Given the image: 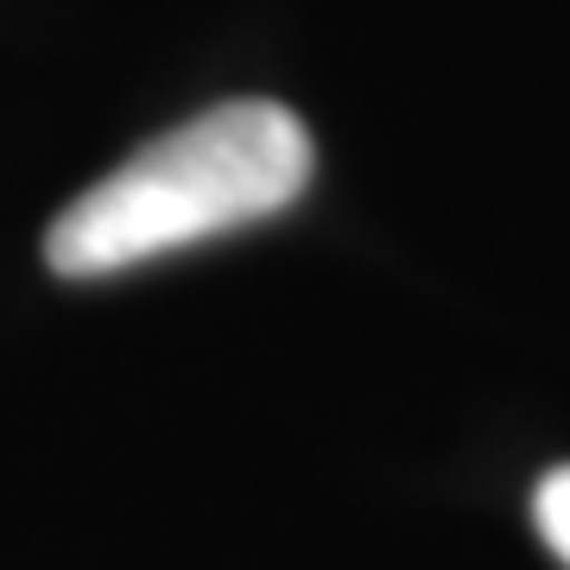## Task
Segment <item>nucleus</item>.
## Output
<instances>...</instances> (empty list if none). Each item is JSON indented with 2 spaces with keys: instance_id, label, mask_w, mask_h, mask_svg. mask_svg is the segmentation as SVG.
Here are the masks:
<instances>
[{
  "instance_id": "f257e3e1",
  "label": "nucleus",
  "mask_w": 570,
  "mask_h": 570,
  "mask_svg": "<svg viewBox=\"0 0 570 570\" xmlns=\"http://www.w3.org/2000/svg\"><path fill=\"white\" fill-rule=\"evenodd\" d=\"M317 146L279 102L204 108L96 178L45 235V266L58 279H108L159 254L235 235L305 197Z\"/></svg>"
},
{
  "instance_id": "f03ea898",
  "label": "nucleus",
  "mask_w": 570,
  "mask_h": 570,
  "mask_svg": "<svg viewBox=\"0 0 570 570\" xmlns=\"http://www.w3.org/2000/svg\"><path fill=\"white\" fill-rule=\"evenodd\" d=\"M532 527H539V539L558 551V564H570V463L551 469L546 482L532 489Z\"/></svg>"
}]
</instances>
